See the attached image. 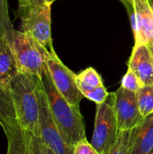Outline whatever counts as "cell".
Here are the masks:
<instances>
[{
  "instance_id": "6da1fadb",
  "label": "cell",
  "mask_w": 153,
  "mask_h": 154,
  "mask_svg": "<svg viewBox=\"0 0 153 154\" xmlns=\"http://www.w3.org/2000/svg\"><path fill=\"white\" fill-rule=\"evenodd\" d=\"M41 80L54 121L65 143L73 149L76 143L87 138L85 122L80 113V107L70 105L58 91L47 67L41 73Z\"/></svg>"
},
{
  "instance_id": "7a4b0ae2",
  "label": "cell",
  "mask_w": 153,
  "mask_h": 154,
  "mask_svg": "<svg viewBox=\"0 0 153 154\" xmlns=\"http://www.w3.org/2000/svg\"><path fill=\"white\" fill-rule=\"evenodd\" d=\"M38 76L18 72L14 78L10 92L20 127L40 137V99Z\"/></svg>"
},
{
  "instance_id": "3957f363",
  "label": "cell",
  "mask_w": 153,
  "mask_h": 154,
  "mask_svg": "<svg viewBox=\"0 0 153 154\" xmlns=\"http://www.w3.org/2000/svg\"><path fill=\"white\" fill-rule=\"evenodd\" d=\"M51 5L45 2L35 6H17L15 18L21 21L20 31L32 35L41 45L50 51L53 49L51 38Z\"/></svg>"
},
{
  "instance_id": "277c9868",
  "label": "cell",
  "mask_w": 153,
  "mask_h": 154,
  "mask_svg": "<svg viewBox=\"0 0 153 154\" xmlns=\"http://www.w3.org/2000/svg\"><path fill=\"white\" fill-rule=\"evenodd\" d=\"M11 46L19 71L41 77L46 67V59L50 51L32 35L22 31H15Z\"/></svg>"
},
{
  "instance_id": "5b68a950",
  "label": "cell",
  "mask_w": 153,
  "mask_h": 154,
  "mask_svg": "<svg viewBox=\"0 0 153 154\" xmlns=\"http://www.w3.org/2000/svg\"><path fill=\"white\" fill-rule=\"evenodd\" d=\"M118 133L113 92L104 103L96 105L95 126L90 143L99 154H109L116 142Z\"/></svg>"
},
{
  "instance_id": "8992f818",
  "label": "cell",
  "mask_w": 153,
  "mask_h": 154,
  "mask_svg": "<svg viewBox=\"0 0 153 154\" xmlns=\"http://www.w3.org/2000/svg\"><path fill=\"white\" fill-rule=\"evenodd\" d=\"M46 67L58 91L70 105L80 107L79 105L84 96L77 85V75L64 65L55 52L54 48L50 51L46 59Z\"/></svg>"
},
{
  "instance_id": "52a82bcc",
  "label": "cell",
  "mask_w": 153,
  "mask_h": 154,
  "mask_svg": "<svg viewBox=\"0 0 153 154\" xmlns=\"http://www.w3.org/2000/svg\"><path fill=\"white\" fill-rule=\"evenodd\" d=\"M38 94L40 99V138L55 154H73L64 141L51 115L48 100L41 84V77L38 81Z\"/></svg>"
},
{
  "instance_id": "ba28073f",
  "label": "cell",
  "mask_w": 153,
  "mask_h": 154,
  "mask_svg": "<svg viewBox=\"0 0 153 154\" xmlns=\"http://www.w3.org/2000/svg\"><path fill=\"white\" fill-rule=\"evenodd\" d=\"M125 5L133 32L134 46L153 43V11L150 0H121Z\"/></svg>"
},
{
  "instance_id": "9c48e42d",
  "label": "cell",
  "mask_w": 153,
  "mask_h": 154,
  "mask_svg": "<svg viewBox=\"0 0 153 154\" xmlns=\"http://www.w3.org/2000/svg\"><path fill=\"white\" fill-rule=\"evenodd\" d=\"M115 94V111L119 131L132 130L145 117L140 112L136 92L120 87Z\"/></svg>"
},
{
  "instance_id": "30bf717a",
  "label": "cell",
  "mask_w": 153,
  "mask_h": 154,
  "mask_svg": "<svg viewBox=\"0 0 153 154\" xmlns=\"http://www.w3.org/2000/svg\"><path fill=\"white\" fill-rule=\"evenodd\" d=\"M128 68L137 75L142 86L153 85V54L148 45L133 47Z\"/></svg>"
},
{
  "instance_id": "8fae6325",
  "label": "cell",
  "mask_w": 153,
  "mask_h": 154,
  "mask_svg": "<svg viewBox=\"0 0 153 154\" xmlns=\"http://www.w3.org/2000/svg\"><path fill=\"white\" fill-rule=\"evenodd\" d=\"M153 152V114L146 116L131 130L127 154H151Z\"/></svg>"
},
{
  "instance_id": "7c38bea8",
  "label": "cell",
  "mask_w": 153,
  "mask_h": 154,
  "mask_svg": "<svg viewBox=\"0 0 153 154\" xmlns=\"http://www.w3.org/2000/svg\"><path fill=\"white\" fill-rule=\"evenodd\" d=\"M19 72L15 56L10 42L5 38L0 39V86L10 90L14 78Z\"/></svg>"
},
{
  "instance_id": "4fadbf2b",
  "label": "cell",
  "mask_w": 153,
  "mask_h": 154,
  "mask_svg": "<svg viewBox=\"0 0 153 154\" xmlns=\"http://www.w3.org/2000/svg\"><path fill=\"white\" fill-rule=\"evenodd\" d=\"M16 125L18 121L11 92L0 86V125L5 133Z\"/></svg>"
},
{
  "instance_id": "5bb4252c",
  "label": "cell",
  "mask_w": 153,
  "mask_h": 154,
  "mask_svg": "<svg viewBox=\"0 0 153 154\" xmlns=\"http://www.w3.org/2000/svg\"><path fill=\"white\" fill-rule=\"evenodd\" d=\"M7 138L6 154H30L29 133L23 130L19 125L5 132Z\"/></svg>"
},
{
  "instance_id": "9a60e30c",
  "label": "cell",
  "mask_w": 153,
  "mask_h": 154,
  "mask_svg": "<svg viewBox=\"0 0 153 154\" xmlns=\"http://www.w3.org/2000/svg\"><path fill=\"white\" fill-rule=\"evenodd\" d=\"M76 81L81 93L104 86L101 76L92 67H89L78 73L76 77Z\"/></svg>"
},
{
  "instance_id": "2e32d148",
  "label": "cell",
  "mask_w": 153,
  "mask_h": 154,
  "mask_svg": "<svg viewBox=\"0 0 153 154\" xmlns=\"http://www.w3.org/2000/svg\"><path fill=\"white\" fill-rule=\"evenodd\" d=\"M14 32L15 30L9 16L7 0H0V39L5 38L11 44Z\"/></svg>"
},
{
  "instance_id": "e0dca14e",
  "label": "cell",
  "mask_w": 153,
  "mask_h": 154,
  "mask_svg": "<svg viewBox=\"0 0 153 154\" xmlns=\"http://www.w3.org/2000/svg\"><path fill=\"white\" fill-rule=\"evenodd\" d=\"M140 112L143 117L153 114V85L143 86L137 92Z\"/></svg>"
},
{
  "instance_id": "ac0fdd59",
  "label": "cell",
  "mask_w": 153,
  "mask_h": 154,
  "mask_svg": "<svg viewBox=\"0 0 153 154\" xmlns=\"http://www.w3.org/2000/svg\"><path fill=\"white\" fill-rule=\"evenodd\" d=\"M131 130L119 131L116 142L109 154H127L130 144Z\"/></svg>"
},
{
  "instance_id": "d6986e66",
  "label": "cell",
  "mask_w": 153,
  "mask_h": 154,
  "mask_svg": "<svg viewBox=\"0 0 153 154\" xmlns=\"http://www.w3.org/2000/svg\"><path fill=\"white\" fill-rule=\"evenodd\" d=\"M121 87L127 89V90L137 92L143 86H142V82L140 81L139 78L137 77V75L131 69L128 68L127 72L125 73V75L122 79Z\"/></svg>"
},
{
  "instance_id": "ffe728a7",
  "label": "cell",
  "mask_w": 153,
  "mask_h": 154,
  "mask_svg": "<svg viewBox=\"0 0 153 154\" xmlns=\"http://www.w3.org/2000/svg\"><path fill=\"white\" fill-rule=\"evenodd\" d=\"M109 92L106 90L105 86H101L98 88H95L91 90L85 91L82 93L84 97L87 98L88 100L96 103V105L104 103L109 96Z\"/></svg>"
},
{
  "instance_id": "44dd1931",
  "label": "cell",
  "mask_w": 153,
  "mask_h": 154,
  "mask_svg": "<svg viewBox=\"0 0 153 154\" xmlns=\"http://www.w3.org/2000/svg\"><path fill=\"white\" fill-rule=\"evenodd\" d=\"M73 154H99V152L93 147L87 138H84L73 147Z\"/></svg>"
},
{
  "instance_id": "7402d4cb",
  "label": "cell",
  "mask_w": 153,
  "mask_h": 154,
  "mask_svg": "<svg viewBox=\"0 0 153 154\" xmlns=\"http://www.w3.org/2000/svg\"><path fill=\"white\" fill-rule=\"evenodd\" d=\"M30 141V154H41V138L29 133Z\"/></svg>"
},
{
  "instance_id": "603a6c76",
  "label": "cell",
  "mask_w": 153,
  "mask_h": 154,
  "mask_svg": "<svg viewBox=\"0 0 153 154\" xmlns=\"http://www.w3.org/2000/svg\"><path fill=\"white\" fill-rule=\"evenodd\" d=\"M18 6L21 7H27V6H35L40 5L45 3V0H17Z\"/></svg>"
},
{
  "instance_id": "cb8c5ba5",
  "label": "cell",
  "mask_w": 153,
  "mask_h": 154,
  "mask_svg": "<svg viewBox=\"0 0 153 154\" xmlns=\"http://www.w3.org/2000/svg\"><path fill=\"white\" fill-rule=\"evenodd\" d=\"M41 154H55L54 152L48 147L41 140Z\"/></svg>"
},
{
  "instance_id": "d4e9b609",
  "label": "cell",
  "mask_w": 153,
  "mask_h": 154,
  "mask_svg": "<svg viewBox=\"0 0 153 154\" xmlns=\"http://www.w3.org/2000/svg\"><path fill=\"white\" fill-rule=\"evenodd\" d=\"M150 4H151V9L153 11V0H150Z\"/></svg>"
},
{
  "instance_id": "484cf974",
  "label": "cell",
  "mask_w": 153,
  "mask_h": 154,
  "mask_svg": "<svg viewBox=\"0 0 153 154\" xmlns=\"http://www.w3.org/2000/svg\"><path fill=\"white\" fill-rule=\"evenodd\" d=\"M149 47H150V49H151V52H152V54H153V43L151 44V45H150Z\"/></svg>"
},
{
  "instance_id": "4316f807",
  "label": "cell",
  "mask_w": 153,
  "mask_h": 154,
  "mask_svg": "<svg viewBox=\"0 0 153 154\" xmlns=\"http://www.w3.org/2000/svg\"><path fill=\"white\" fill-rule=\"evenodd\" d=\"M46 2H50V3H53V2H55L56 0H45Z\"/></svg>"
},
{
  "instance_id": "83f0119b",
  "label": "cell",
  "mask_w": 153,
  "mask_h": 154,
  "mask_svg": "<svg viewBox=\"0 0 153 154\" xmlns=\"http://www.w3.org/2000/svg\"><path fill=\"white\" fill-rule=\"evenodd\" d=\"M126 1H128V2H130V3H132V2H133V0H126Z\"/></svg>"
},
{
  "instance_id": "f1b7e54d",
  "label": "cell",
  "mask_w": 153,
  "mask_h": 154,
  "mask_svg": "<svg viewBox=\"0 0 153 154\" xmlns=\"http://www.w3.org/2000/svg\"><path fill=\"white\" fill-rule=\"evenodd\" d=\"M151 154H153V152H151Z\"/></svg>"
}]
</instances>
